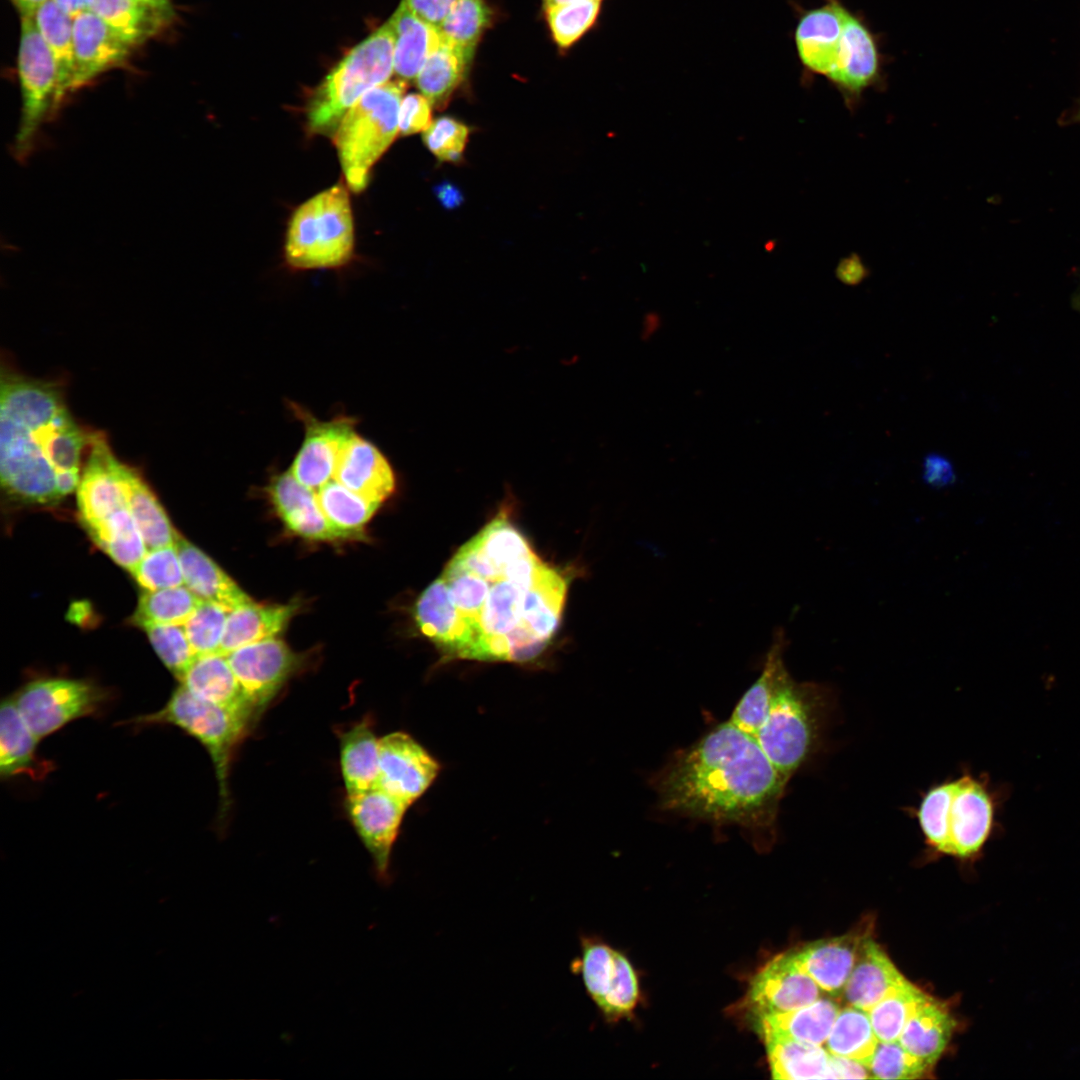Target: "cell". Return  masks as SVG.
<instances>
[{"label": "cell", "mask_w": 1080, "mask_h": 1080, "mask_svg": "<svg viewBox=\"0 0 1080 1080\" xmlns=\"http://www.w3.org/2000/svg\"><path fill=\"white\" fill-rule=\"evenodd\" d=\"M574 576L543 560L504 509L458 548L413 617L446 659L530 662L555 637Z\"/></svg>", "instance_id": "obj_1"}, {"label": "cell", "mask_w": 1080, "mask_h": 1080, "mask_svg": "<svg viewBox=\"0 0 1080 1080\" xmlns=\"http://www.w3.org/2000/svg\"><path fill=\"white\" fill-rule=\"evenodd\" d=\"M787 783L756 737L729 720L674 752L650 782L662 810L737 826L760 846L775 840Z\"/></svg>", "instance_id": "obj_2"}, {"label": "cell", "mask_w": 1080, "mask_h": 1080, "mask_svg": "<svg viewBox=\"0 0 1080 1080\" xmlns=\"http://www.w3.org/2000/svg\"><path fill=\"white\" fill-rule=\"evenodd\" d=\"M90 439L54 385L2 376L0 479L8 496L49 505L77 490Z\"/></svg>", "instance_id": "obj_3"}, {"label": "cell", "mask_w": 1080, "mask_h": 1080, "mask_svg": "<svg viewBox=\"0 0 1080 1080\" xmlns=\"http://www.w3.org/2000/svg\"><path fill=\"white\" fill-rule=\"evenodd\" d=\"M831 699L824 685L796 681L786 665L780 670L756 739L788 782L820 745Z\"/></svg>", "instance_id": "obj_4"}, {"label": "cell", "mask_w": 1080, "mask_h": 1080, "mask_svg": "<svg viewBox=\"0 0 1080 1080\" xmlns=\"http://www.w3.org/2000/svg\"><path fill=\"white\" fill-rule=\"evenodd\" d=\"M394 46L387 22L335 66L308 104L307 122L312 133H335L344 115L364 94L388 82L394 71Z\"/></svg>", "instance_id": "obj_5"}, {"label": "cell", "mask_w": 1080, "mask_h": 1080, "mask_svg": "<svg viewBox=\"0 0 1080 1080\" xmlns=\"http://www.w3.org/2000/svg\"><path fill=\"white\" fill-rule=\"evenodd\" d=\"M404 88L402 81H388L369 90L348 110L334 133L346 182L354 192L367 186L370 170L399 132Z\"/></svg>", "instance_id": "obj_6"}, {"label": "cell", "mask_w": 1080, "mask_h": 1080, "mask_svg": "<svg viewBox=\"0 0 1080 1080\" xmlns=\"http://www.w3.org/2000/svg\"><path fill=\"white\" fill-rule=\"evenodd\" d=\"M353 246L352 210L342 184L302 203L289 221L285 254L294 268L342 266L350 260Z\"/></svg>", "instance_id": "obj_7"}, {"label": "cell", "mask_w": 1080, "mask_h": 1080, "mask_svg": "<svg viewBox=\"0 0 1080 1080\" xmlns=\"http://www.w3.org/2000/svg\"><path fill=\"white\" fill-rule=\"evenodd\" d=\"M127 723L174 725L197 739L209 753L219 787L220 809L230 804L228 777L233 754L252 722L245 716L192 695L180 685L158 711L139 715Z\"/></svg>", "instance_id": "obj_8"}, {"label": "cell", "mask_w": 1080, "mask_h": 1080, "mask_svg": "<svg viewBox=\"0 0 1080 1080\" xmlns=\"http://www.w3.org/2000/svg\"><path fill=\"white\" fill-rule=\"evenodd\" d=\"M18 76L22 109L12 152L25 161L34 151L44 123L57 108L58 70L33 16L21 17Z\"/></svg>", "instance_id": "obj_9"}, {"label": "cell", "mask_w": 1080, "mask_h": 1080, "mask_svg": "<svg viewBox=\"0 0 1080 1080\" xmlns=\"http://www.w3.org/2000/svg\"><path fill=\"white\" fill-rule=\"evenodd\" d=\"M109 695L76 679L46 678L25 684L13 699L28 727L41 740L71 721L95 715Z\"/></svg>", "instance_id": "obj_10"}, {"label": "cell", "mask_w": 1080, "mask_h": 1080, "mask_svg": "<svg viewBox=\"0 0 1080 1080\" xmlns=\"http://www.w3.org/2000/svg\"><path fill=\"white\" fill-rule=\"evenodd\" d=\"M571 970L580 975L586 992L609 1021L629 1015L638 997V981L629 960L607 943L580 938V956Z\"/></svg>", "instance_id": "obj_11"}, {"label": "cell", "mask_w": 1080, "mask_h": 1080, "mask_svg": "<svg viewBox=\"0 0 1080 1080\" xmlns=\"http://www.w3.org/2000/svg\"><path fill=\"white\" fill-rule=\"evenodd\" d=\"M884 60L878 35L863 16L847 7L839 49L826 79L849 109L858 105L865 91L881 87Z\"/></svg>", "instance_id": "obj_12"}, {"label": "cell", "mask_w": 1080, "mask_h": 1080, "mask_svg": "<svg viewBox=\"0 0 1080 1080\" xmlns=\"http://www.w3.org/2000/svg\"><path fill=\"white\" fill-rule=\"evenodd\" d=\"M226 657L257 716L303 663L302 657L277 637L243 646Z\"/></svg>", "instance_id": "obj_13"}, {"label": "cell", "mask_w": 1080, "mask_h": 1080, "mask_svg": "<svg viewBox=\"0 0 1080 1080\" xmlns=\"http://www.w3.org/2000/svg\"><path fill=\"white\" fill-rule=\"evenodd\" d=\"M999 797L986 776L968 771L955 779L950 812L952 856L974 859L983 851L996 826Z\"/></svg>", "instance_id": "obj_14"}, {"label": "cell", "mask_w": 1080, "mask_h": 1080, "mask_svg": "<svg viewBox=\"0 0 1080 1080\" xmlns=\"http://www.w3.org/2000/svg\"><path fill=\"white\" fill-rule=\"evenodd\" d=\"M409 807L378 787L346 798L348 816L384 883L390 879L392 849Z\"/></svg>", "instance_id": "obj_15"}, {"label": "cell", "mask_w": 1080, "mask_h": 1080, "mask_svg": "<svg viewBox=\"0 0 1080 1080\" xmlns=\"http://www.w3.org/2000/svg\"><path fill=\"white\" fill-rule=\"evenodd\" d=\"M440 764L411 735L379 738L377 787L411 806L433 783Z\"/></svg>", "instance_id": "obj_16"}, {"label": "cell", "mask_w": 1080, "mask_h": 1080, "mask_svg": "<svg viewBox=\"0 0 1080 1080\" xmlns=\"http://www.w3.org/2000/svg\"><path fill=\"white\" fill-rule=\"evenodd\" d=\"M89 446V456L77 488L80 519L88 532L115 512L128 508L121 477L122 462L100 434H91Z\"/></svg>", "instance_id": "obj_17"}, {"label": "cell", "mask_w": 1080, "mask_h": 1080, "mask_svg": "<svg viewBox=\"0 0 1080 1080\" xmlns=\"http://www.w3.org/2000/svg\"><path fill=\"white\" fill-rule=\"evenodd\" d=\"M292 408L304 424L305 437L289 471L316 492L333 479L338 456L355 434V421L346 416L319 421L297 405Z\"/></svg>", "instance_id": "obj_18"}, {"label": "cell", "mask_w": 1080, "mask_h": 1080, "mask_svg": "<svg viewBox=\"0 0 1080 1080\" xmlns=\"http://www.w3.org/2000/svg\"><path fill=\"white\" fill-rule=\"evenodd\" d=\"M822 996V990L806 973L792 952L770 960L754 976L748 1000L756 1016L781 1013L806 1006Z\"/></svg>", "instance_id": "obj_19"}, {"label": "cell", "mask_w": 1080, "mask_h": 1080, "mask_svg": "<svg viewBox=\"0 0 1080 1080\" xmlns=\"http://www.w3.org/2000/svg\"><path fill=\"white\" fill-rule=\"evenodd\" d=\"M847 6L841 0H824L804 11L794 32L797 54L805 70L827 78L839 49Z\"/></svg>", "instance_id": "obj_20"}, {"label": "cell", "mask_w": 1080, "mask_h": 1080, "mask_svg": "<svg viewBox=\"0 0 1080 1080\" xmlns=\"http://www.w3.org/2000/svg\"><path fill=\"white\" fill-rule=\"evenodd\" d=\"M265 491L291 533L312 541L344 540L323 513L316 492L300 483L290 471L275 475Z\"/></svg>", "instance_id": "obj_21"}, {"label": "cell", "mask_w": 1080, "mask_h": 1080, "mask_svg": "<svg viewBox=\"0 0 1080 1080\" xmlns=\"http://www.w3.org/2000/svg\"><path fill=\"white\" fill-rule=\"evenodd\" d=\"M75 70L71 92L126 61L132 46L91 11L73 19Z\"/></svg>", "instance_id": "obj_22"}, {"label": "cell", "mask_w": 1080, "mask_h": 1080, "mask_svg": "<svg viewBox=\"0 0 1080 1080\" xmlns=\"http://www.w3.org/2000/svg\"><path fill=\"white\" fill-rule=\"evenodd\" d=\"M333 479L357 495L381 505L396 488L395 474L386 457L356 433L341 450Z\"/></svg>", "instance_id": "obj_23"}, {"label": "cell", "mask_w": 1080, "mask_h": 1080, "mask_svg": "<svg viewBox=\"0 0 1080 1080\" xmlns=\"http://www.w3.org/2000/svg\"><path fill=\"white\" fill-rule=\"evenodd\" d=\"M908 983L881 947L867 936L859 949L841 998L846 1005L868 1012L883 998Z\"/></svg>", "instance_id": "obj_24"}, {"label": "cell", "mask_w": 1080, "mask_h": 1080, "mask_svg": "<svg viewBox=\"0 0 1080 1080\" xmlns=\"http://www.w3.org/2000/svg\"><path fill=\"white\" fill-rule=\"evenodd\" d=\"M866 937L865 934L855 932L820 939L792 953L822 992L838 998L842 995Z\"/></svg>", "instance_id": "obj_25"}, {"label": "cell", "mask_w": 1080, "mask_h": 1080, "mask_svg": "<svg viewBox=\"0 0 1080 1080\" xmlns=\"http://www.w3.org/2000/svg\"><path fill=\"white\" fill-rule=\"evenodd\" d=\"M195 697L220 705L248 718L252 723L257 714L232 670L226 655L211 653L197 655L180 680Z\"/></svg>", "instance_id": "obj_26"}, {"label": "cell", "mask_w": 1080, "mask_h": 1080, "mask_svg": "<svg viewBox=\"0 0 1080 1080\" xmlns=\"http://www.w3.org/2000/svg\"><path fill=\"white\" fill-rule=\"evenodd\" d=\"M175 546L184 585L200 600L216 603L229 611L252 600L214 560L180 534Z\"/></svg>", "instance_id": "obj_27"}, {"label": "cell", "mask_w": 1080, "mask_h": 1080, "mask_svg": "<svg viewBox=\"0 0 1080 1080\" xmlns=\"http://www.w3.org/2000/svg\"><path fill=\"white\" fill-rule=\"evenodd\" d=\"M39 739L21 716L13 697L5 698L0 710V775L10 779L28 775L44 778L52 767L36 754Z\"/></svg>", "instance_id": "obj_28"}, {"label": "cell", "mask_w": 1080, "mask_h": 1080, "mask_svg": "<svg viewBox=\"0 0 1080 1080\" xmlns=\"http://www.w3.org/2000/svg\"><path fill=\"white\" fill-rule=\"evenodd\" d=\"M296 601L287 604H259L252 600L229 611L219 653L277 637L297 613Z\"/></svg>", "instance_id": "obj_29"}, {"label": "cell", "mask_w": 1080, "mask_h": 1080, "mask_svg": "<svg viewBox=\"0 0 1080 1080\" xmlns=\"http://www.w3.org/2000/svg\"><path fill=\"white\" fill-rule=\"evenodd\" d=\"M839 1010L835 998L821 996L798 1009L757 1016L756 1030L761 1036L773 1034L824 1046Z\"/></svg>", "instance_id": "obj_30"}, {"label": "cell", "mask_w": 1080, "mask_h": 1080, "mask_svg": "<svg viewBox=\"0 0 1080 1080\" xmlns=\"http://www.w3.org/2000/svg\"><path fill=\"white\" fill-rule=\"evenodd\" d=\"M770 1072L774 1079H833L831 1054L822 1045L765 1034Z\"/></svg>", "instance_id": "obj_31"}, {"label": "cell", "mask_w": 1080, "mask_h": 1080, "mask_svg": "<svg viewBox=\"0 0 1080 1080\" xmlns=\"http://www.w3.org/2000/svg\"><path fill=\"white\" fill-rule=\"evenodd\" d=\"M388 23L395 38L394 72L403 80L414 79L439 45V32L415 15L404 1Z\"/></svg>", "instance_id": "obj_32"}, {"label": "cell", "mask_w": 1080, "mask_h": 1080, "mask_svg": "<svg viewBox=\"0 0 1080 1080\" xmlns=\"http://www.w3.org/2000/svg\"><path fill=\"white\" fill-rule=\"evenodd\" d=\"M787 640L785 631L777 628L773 633L760 676L737 702L728 719L736 727L754 737L767 716L779 672L785 665L784 652L788 644Z\"/></svg>", "instance_id": "obj_33"}, {"label": "cell", "mask_w": 1080, "mask_h": 1080, "mask_svg": "<svg viewBox=\"0 0 1080 1080\" xmlns=\"http://www.w3.org/2000/svg\"><path fill=\"white\" fill-rule=\"evenodd\" d=\"M340 766L347 796L377 787L379 738L369 719L358 722L341 734Z\"/></svg>", "instance_id": "obj_34"}, {"label": "cell", "mask_w": 1080, "mask_h": 1080, "mask_svg": "<svg viewBox=\"0 0 1080 1080\" xmlns=\"http://www.w3.org/2000/svg\"><path fill=\"white\" fill-rule=\"evenodd\" d=\"M955 1025L948 1008L929 996L906 1023L898 1041L911 1054L933 1066L946 1049Z\"/></svg>", "instance_id": "obj_35"}, {"label": "cell", "mask_w": 1080, "mask_h": 1080, "mask_svg": "<svg viewBox=\"0 0 1080 1080\" xmlns=\"http://www.w3.org/2000/svg\"><path fill=\"white\" fill-rule=\"evenodd\" d=\"M127 506L148 549L174 545L178 532L172 526L158 498L138 472L121 464Z\"/></svg>", "instance_id": "obj_36"}, {"label": "cell", "mask_w": 1080, "mask_h": 1080, "mask_svg": "<svg viewBox=\"0 0 1080 1080\" xmlns=\"http://www.w3.org/2000/svg\"><path fill=\"white\" fill-rule=\"evenodd\" d=\"M89 11L132 47L160 32L173 17L136 0H90Z\"/></svg>", "instance_id": "obj_37"}, {"label": "cell", "mask_w": 1080, "mask_h": 1080, "mask_svg": "<svg viewBox=\"0 0 1080 1080\" xmlns=\"http://www.w3.org/2000/svg\"><path fill=\"white\" fill-rule=\"evenodd\" d=\"M36 25L50 49L58 70L57 105L71 92L75 70L73 19L53 0H47L34 14Z\"/></svg>", "instance_id": "obj_38"}, {"label": "cell", "mask_w": 1080, "mask_h": 1080, "mask_svg": "<svg viewBox=\"0 0 1080 1080\" xmlns=\"http://www.w3.org/2000/svg\"><path fill=\"white\" fill-rule=\"evenodd\" d=\"M316 496L326 518L344 540L365 538L364 527L381 506L334 479L318 489Z\"/></svg>", "instance_id": "obj_39"}, {"label": "cell", "mask_w": 1080, "mask_h": 1080, "mask_svg": "<svg viewBox=\"0 0 1080 1080\" xmlns=\"http://www.w3.org/2000/svg\"><path fill=\"white\" fill-rule=\"evenodd\" d=\"M878 1042L868 1012L846 1005L840 1008L824 1047L831 1055L858 1061L868 1068Z\"/></svg>", "instance_id": "obj_40"}, {"label": "cell", "mask_w": 1080, "mask_h": 1080, "mask_svg": "<svg viewBox=\"0 0 1080 1080\" xmlns=\"http://www.w3.org/2000/svg\"><path fill=\"white\" fill-rule=\"evenodd\" d=\"M88 533L96 545L129 572L148 551L142 533L128 508L115 512Z\"/></svg>", "instance_id": "obj_41"}, {"label": "cell", "mask_w": 1080, "mask_h": 1080, "mask_svg": "<svg viewBox=\"0 0 1080 1080\" xmlns=\"http://www.w3.org/2000/svg\"><path fill=\"white\" fill-rule=\"evenodd\" d=\"M469 64L458 48L441 39L416 77L421 94L431 104L443 103L463 80Z\"/></svg>", "instance_id": "obj_42"}, {"label": "cell", "mask_w": 1080, "mask_h": 1080, "mask_svg": "<svg viewBox=\"0 0 1080 1080\" xmlns=\"http://www.w3.org/2000/svg\"><path fill=\"white\" fill-rule=\"evenodd\" d=\"M490 19L491 10L484 0H456L437 30L442 40L458 48L471 62Z\"/></svg>", "instance_id": "obj_43"}, {"label": "cell", "mask_w": 1080, "mask_h": 1080, "mask_svg": "<svg viewBox=\"0 0 1080 1080\" xmlns=\"http://www.w3.org/2000/svg\"><path fill=\"white\" fill-rule=\"evenodd\" d=\"M954 790L955 779L932 786L914 812L927 846L943 855H952L950 812Z\"/></svg>", "instance_id": "obj_44"}, {"label": "cell", "mask_w": 1080, "mask_h": 1080, "mask_svg": "<svg viewBox=\"0 0 1080 1080\" xmlns=\"http://www.w3.org/2000/svg\"><path fill=\"white\" fill-rule=\"evenodd\" d=\"M200 601L185 585L145 591L132 621L142 628L151 624L184 625Z\"/></svg>", "instance_id": "obj_45"}, {"label": "cell", "mask_w": 1080, "mask_h": 1080, "mask_svg": "<svg viewBox=\"0 0 1080 1080\" xmlns=\"http://www.w3.org/2000/svg\"><path fill=\"white\" fill-rule=\"evenodd\" d=\"M929 995L909 982L883 998L869 1011V1018L879 1041H897L903 1028Z\"/></svg>", "instance_id": "obj_46"}, {"label": "cell", "mask_w": 1080, "mask_h": 1080, "mask_svg": "<svg viewBox=\"0 0 1080 1080\" xmlns=\"http://www.w3.org/2000/svg\"><path fill=\"white\" fill-rule=\"evenodd\" d=\"M130 573L145 591L172 588L184 584L182 566L175 544L148 549L145 556Z\"/></svg>", "instance_id": "obj_47"}, {"label": "cell", "mask_w": 1080, "mask_h": 1080, "mask_svg": "<svg viewBox=\"0 0 1080 1080\" xmlns=\"http://www.w3.org/2000/svg\"><path fill=\"white\" fill-rule=\"evenodd\" d=\"M143 629L163 664L180 681L197 656L184 625L151 624Z\"/></svg>", "instance_id": "obj_48"}, {"label": "cell", "mask_w": 1080, "mask_h": 1080, "mask_svg": "<svg viewBox=\"0 0 1080 1080\" xmlns=\"http://www.w3.org/2000/svg\"><path fill=\"white\" fill-rule=\"evenodd\" d=\"M229 610L201 600L184 624L188 640L196 655L219 653Z\"/></svg>", "instance_id": "obj_49"}, {"label": "cell", "mask_w": 1080, "mask_h": 1080, "mask_svg": "<svg viewBox=\"0 0 1080 1080\" xmlns=\"http://www.w3.org/2000/svg\"><path fill=\"white\" fill-rule=\"evenodd\" d=\"M601 1H583L546 7L547 20L555 42L568 47L595 22Z\"/></svg>", "instance_id": "obj_50"}, {"label": "cell", "mask_w": 1080, "mask_h": 1080, "mask_svg": "<svg viewBox=\"0 0 1080 1080\" xmlns=\"http://www.w3.org/2000/svg\"><path fill=\"white\" fill-rule=\"evenodd\" d=\"M931 1067L897 1040L878 1042L868 1070L870 1077L875 1079H917L927 1074Z\"/></svg>", "instance_id": "obj_51"}, {"label": "cell", "mask_w": 1080, "mask_h": 1080, "mask_svg": "<svg viewBox=\"0 0 1080 1080\" xmlns=\"http://www.w3.org/2000/svg\"><path fill=\"white\" fill-rule=\"evenodd\" d=\"M468 127L448 116L433 121L424 131L427 148L441 161H457L461 158L468 139Z\"/></svg>", "instance_id": "obj_52"}, {"label": "cell", "mask_w": 1080, "mask_h": 1080, "mask_svg": "<svg viewBox=\"0 0 1080 1080\" xmlns=\"http://www.w3.org/2000/svg\"><path fill=\"white\" fill-rule=\"evenodd\" d=\"M431 102L423 95L411 93L402 98L399 108V132L411 135L425 131L433 122Z\"/></svg>", "instance_id": "obj_53"}, {"label": "cell", "mask_w": 1080, "mask_h": 1080, "mask_svg": "<svg viewBox=\"0 0 1080 1080\" xmlns=\"http://www.w3.org/2000/svg\"><path fill=\"white\" fill-rule=\"evenodd\" d=\"M922 478L933 488H944L956 481V473L947 457L939 453H929L923 460Z\"/></svg>", "instance_id": "obj_54"}, {"label": "cell", "mask_w": 1080, "mask_h": 1080, "mask_svg": "<svg viewBox=\"0 0 1080 1080\" xmlns=\"http://www.w3.org/2000/svg\"><path fill=\"white\" fill-rule=\"evenodd\" d=\"M411 11L438 29L456 0H403Z\"/></svg>", "instance_id": "obj_55"}, {"label": "cell", "mask_w": 1080, "mask_h": 1080, "mask_svg": "<svg viewBox=\"0 0 1080 1080\" xmlns=\"http://www.w3.org/2000/svg\"><path fill=\"white\" fill-rule=\"evenodd\" d=\"M835 275L845 285L855 286L868 277L869 270L858 255L851 254L840 260Z\"/></svg>", "instance_id": "obj_56"}, {"label": "cell", "mask_w": 1080, "mask_h": 1080, "mask_svg": "<svg viewBox=\"0 0 1080 1080\" xmlns=\"http://www.w3.org/2000/svg\"><path fill=\"white\" fill-rule=\"evenodd\" d=\"M831 1069L833 1079L871 1078L867 1066L844 1057L831 1055Z\"/></svg>", "instance_id": "obj_57"}, {"label": "cell", "mask_w": 1080, "mask_h": 1080, "mask_svg": "<svg viewBox=\"0 0 1080 1080\" xmlns=\"http://www.w3.org/2000/svg\"><path fill=\"white\" fill-rule=\"evenodd\" d=\"M69 17L74 19L79 14L89 11L90 0H53Z\"/></svg>", "instance_id": "obj_58"}, {"label": "cell", "mask_w": 1080, "mask_h": 1080, "mask_svg": "<svg viewBox=\"0 0 1080 1080\" xmlns=\"http://www.w3.org/2000/svg\"><path fill=\"white\" fill-rule=\"evenodd\" d=\"M662 320L657 313H648L641 323L640 336L644 340L651 339L661 328Z\"/></svg>", "instance_id": "obj_59"}, {"label": "cell", "mask_w": 1080, "mask_h": 1080, "mask_svg": "<svg viewBox=\"0 0 1080 1080\" xmlns=\"http://www.w3.org/2000/svg\"><path fill=\"white\" fill-rule=\"evenodd\" d=\"M438 197L446 207L457 206L462 199L460 192L451 184L440 185Z\"/></svg>", "instance_id": "obj_60"}, {"label": "cell", "mask_w": 1080, "mask_h": 1080, "mask_svg": "<svg viewBox=\"0 0 1080 1080\" xmlns=\"http://www.w3.org/2000/svg\"><path fill=\"white\" fill-rule=\"evenodd\" d=\"M47 0H11L21 17L34 16L38 8Z\"/></svg>", "instance_id": "obj_61"}, {"label": "cell", "mask_w": 1080, "mask_h": 1080, "mask_svg": "<svg viewBox=\"0 0 1080 1080\" xmlns=\"http://www.w3.org/2000/svg\"><path fill=\"white\" fill-rule=\"evenodd\" d=\"M153 9L174 15L170 0H136Z\"/></svg>", "instance_id": "obj_62"}, {"label": "cell", "mask_w": 1080, "mask_h": 1080, "mask_svg": "<svg viewBox=\"0 0 1080 1080\" xmlns=\"http://www.w3.org/2000/svg\"><path fill=\"white\" fill-rule=\"evenodd\" d=\"M1061 121L1063 124L1080 123V99L1074 104L1071 111L1065 113Z\"/></svg>", "instance_id": "obj_63"}, {"label": "cell", "mask_w": 1080, "mask_h": 1080, "mask_svg": "<svg viewBox=\"0 0 1080 1080\" xmlns=\"http://www.w3.org/2000/svg\"><path fill=\"white\" fill-rule=\"evenodd\" d=\"M583 1H602V0H544L545 7L562 5V4H569V3H576V2H583Z\"/></svg>", "instance_id": "obj_64"}]
</instances>
